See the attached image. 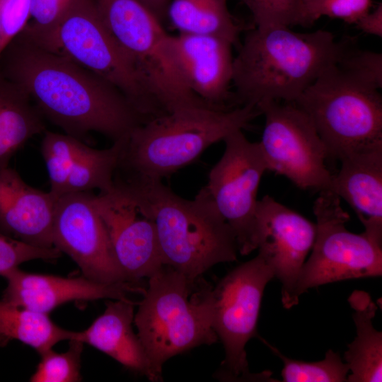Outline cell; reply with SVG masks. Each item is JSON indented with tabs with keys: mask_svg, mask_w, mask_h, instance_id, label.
<instances>
[{
	"mask_svg": "<svg viewBox=\"0 0 382 382\" xmlns=\"http://www.w3.org/2000/svg\"><path fill=\"white\" fill-rule=\"evenodd\" d=\"M126 282L139 286L164 266L155 226L128 197L114 188L94 197Z\"/></svg>",
	"mask_w": 382,
	"mask_h": 382,
	"instance_id": "9a60e30c",
	"label": "cell"
},
{
	"mask_svg": "<svg viewBox=\"0 0 382 382\" xmlns=\"http://www.w3.org/2000/svg\"><path fill=\"white\" fill-rule=\"evenodd\" d=\"M166 19L179 33L217 36L233 45L241 30L226 0H170Z\"/></svg>",
	"mask_w": 382,
	"mask_h": 382,
	"instance_id": "cb8c5ba5",
	"label": "cell"
},
{
	"mask_svg": "<svg viewBox=\"0 0 382 382\" xmlns=\"http://www.w3.org/2000/svg\"><path fill=\"white\" fill-rule=\"evenodd\" d=\"M74 0H30V20L25 28L43 32L54 27L66 15Z\"/></svg>",
	"mask_w": 382,
	"mask_h": 382,
	"instance_id": "d6a6232c",
	"label": "cell"
},
{
	"mask_svg": "<svg viewBox=\"0 0 382 382\" xmlns=\"http://www.w3.org/2000/svg\"><path fill=\"white\" fill-rule=\"evenodd\" d=\"M305 27L322 16L355 24L370 11L371 0H301Z\"/></svg>",
	"mask_w": 382,
	"mask_h": 382,
	"instance_id": "f1b7e54d",
	"label": "cell"
},
{
	"mask_svg": "<svg viewBox=\"0 0 382 382\" xmlns=\"http://www.w3.org/2000/svg\"><path fill=\"white\" fill-rule=\"evenodd\" d=\"M40 151L50 183V193L57 199L76 192L114 189L117 169L125 137L108 149H97L67 134L45 130Z\"/></svg>",
	"mask_w": 382,
	"mask_h": 382,
	"instance_id": "2e32d148",
	"label": "cell"
},
{
	"mask_svg": "<svg viewBox=\"0 0 382 382\" xmlns=\"http://www.w3.org/2000/svg\"><path fill=\"white\" fill-rule=\"evenodd\" d=\"M94 197L92 191H88L57 199L53 245L69 256L85 277L105 284H130L116 261Z\"/></svg>",
	"mask_w": 382,
	"mask_h": 382,
	"instance_id": "4fadbf2b",
	"label": "cell"
},
{
	"mask_svg": "<svg viewBox=\"0 0 382 382\" xmlns=\"http://www.w3.org/2000/svg\"><path fill=\"white\" fill-rule=\"evenodd\" d=\"M147 8L160 21L166 20L170 0H137Z\"/></svg>",
	"mask_w": 382,
	"mask_h": 382,
	"instance_id": "e575fe53",
	"label": "cell"
},
{
	"mask_svg": "<svg viewBox=\"0 0 382 382\" xmlns=\"http://www.w3.org/2000/svg\"><path fill=\"white\" fill-rule=\"evenodd\" d=\"M134 304L128 299L107 301L103 314L86 330L75 332L71 340L88 344L127 369L146 376V356L132 329Z\"/></svg>",
	"mask_w": 382,
	"mask_h": 382,
	"instance_id": "44dd1931",
	"label": "cell"
},
{
	"mask_svg": "<svg viewBox=\"0 0 382 382\" xmlns=\"http://www.w3.org/2000/svg\"><path fill=\"white\" fill-rule=\"evenodd\" d=\"M257 108L265 116L259 143L268 170L303 190H330L332 175L325 165L326 148L307 113L296 104L276 100L261 102Z\"/></svg>",
	"mask_w": 382,
	"mask_h": 382,
	"instance_id": "8fae6325",
	"label": "cell"
},
{
	"mask_svg": "<svg viewBox=\"0 0 382 382\" xmlns=\"http://www.w3.org/2000/svg\"><path fill=\"white\" fill-rule=\"evenodd\" d=\"M30 0H0V55L30 21Z\"/></svg>",
	"mask_w": 382,
	"mask_h": 382,
	"instance_id": "1f68e13d",
	"label": "cell"
},
{
	"mask_svg": "<svg viewBox=\"0 0 382 382\" xmlns=\"http://www.w3.org/2000/svg\"><path fill=\"white\" fill-rule=\"evenodd\" d=\"M178 69L190 90L207 105L228 110L233 58L231 42L206 35L170 36Z\"/></svg>",
	"mask_w": 382,
	"mask_h": 382,
	"instance_id": "ac0fdd59",
	"label": "cell"
},
{
	"mask_svg": "<svg viewBox=\"0 0 382 382\" xmlns=\"http://www.w3.org/2000/svg\"><path fill=\"white\" fill-rule=\"evenodd\" d=\"M45 131L43 117L29 96L0 74V170L30 138Z\"/></svg>",
	"mask_w": 382,
	"mask_h": 382,
	"instance_id": "603a6c76",
	"label": "cell"
},
{
	"mask_svg": "<svg viewBox=\"0 0 382 382\" xmlns=\"http://www.w3.org/2000/svg\"><path fill=\"white\" fill-rule=\"evenodd\" d=\"M354 311L352 315L357 336L348 345L344 359L350 374L348 382H381L382 381V334L372 323L377 306L370 295L360 290L348 299Z\"/></svg>",
	"mask_w": 382,
	"mask_h": 382,
	"instance_id": "7402d4cb",
	"label": "cell"
},
{
	"mask_svg": "<svg viewBox=\"0 0 382 382\" xmlns=\"http://www.w3.org/2000/svg\"><path fill=\"white\" fill-rule=\"evenodd\" d=\"M265 344L279 357L284 364L282 370L284 382H345L349 369L337 352L329 349L323 360L308 362L292 359L264 341Z\"/></svg>",
	"mask_w": 382,
	"mask_h": 382,
	"instance_id": "484cf974",
	"label": "cell"
},
{
	"mask_svg": "<svg viewBox=\"0 0 382 382\" xmlns=\"http://www.w3.org/2000/svg\"><path fill=\"white\" fill-rule=\"evenodd\" d=\"M0 331L11 340H17L38 354L57 343L73 339L74 331L55 324L45 314L0 299Z\"/></svg>",
	"mask_w": 382,
	"mask_h": 382,
	"instance_id": "d4e9b609",
	"label": "cell"
},
{
	"mask_svg": "<svg viewBox=\"0 0 382 382\" xmlns=\"http://www.w3.org/2000/svg\"><path fill=\"white\" fill-rule=\"evenodd\" d=\"M24 30L42 46L110 83L146 121L165 114L92 0H74L63 18L48 30Z\"/></svg>",
	"mask_w": 382,
	"mask_h": 382,
	"instance_id": "52a82bcc",
	"label": "cell"
},
{
	"mask_svg": "<svg viewBox=\"0 0 382 382\" xmlns=\"http://www.w3.org/2000/svg\"><path fill=\"white\" fill-rule=\"evenodd\" d=\"M62 253L56 248H40L0 232V276L7 270L34 260H54Z\"/></svg>",
	"mask_w": 382,
	"mask_h": 382,
	"instance_id": "f546056e",
	"label": "cell"
},
{
	"mask_svg": "<svg viewBox=\"0 0 382 382\" xmlns=\"http://www.w3.org/2000/svg\"><path fill=\"white\" fill-rule=\"evenodd\" d=\"M1 276L7 282L3 300L45 314L68 302L125 299L129 292L143 294L146 289L131 284H100L83 275L64 277L30 273L18 267Z\"/></svg>",
	"mask_w": 382,
	"mask_h": 382,
	"instance_id": "e0dca14e",
	"label": "cell"
},
{
	"mask_svg": "<svg viewBox=\"0 0 382 382\" xmlns=\"http://www.w3.org/2000/svg\"><path fill=\"white\" fill-rule=\"evenodd\" d=\"M92 1L165 113L190 107L212 108L187 86L173 56L171 35L147 8L137 0Z\"/></svg>",
	"mask_w": 382,
	"mask_h": 382,
	"instance_id": "ba28073f",
	"label": "cell"
},
{
	"mask_svg": "<svg viewBox=\"0 0 382 382\" xmlns=\"http://www.w3.org/2000/svg\"><path fill=\"white\" fill-rule=\"evenodd\" d=\"M64 352L52 348L39 353L40 360L31 376V382H78L82 380L81 362L84 344L71 340Z\"/></svg>",
	"mask_w": 382,
	"mask_h": 382,
	"instance_id": "4316f807",
	"label": "cell"
},
{
	"mask_svg": "<svg viewBox=\"0 0 382 382\" xmlns=\"http://www.w3.org/2000/svg\"><path fill=\"white\" fill-rule=\"evenodd\" d=\"M113 180L154 222L166 266L195 280L216 264L236 260L234 233L206 186L190 200L161 180L116 173Z\"/></svg>",
	"mask_w": 382,
	"mask_h": 382,
	"instance_id": "7a4b0ae2",
	"label": "cell"
},
{
	"mask_svg": "<svg viewBox=\"0 0 382 382\" xmlns=\"http://www.w3.org/2000/svg\"><path fill=\"white\" fill-rule=\"evenodd\" d=\"M350 45L327 30L300 33L284 25L249 30L233 58L232 83L243 105L295 102Z\"/></svg>",
	"mask_w": 382,
	"mask_h": 382,
	"instance_id": "3957f363",
	"label": "cell"
},
{
	"mask_svg": "<svg viewBox=\"0 0 382 382\" xmlns=\"http://www.w3.org/2000/svg\"><path fill=\"white\" fill-rule=\"evenodd\" d=\"M355 25L357 28L369 35L382 37V5L379 4L373 11L361 17Z\"/></svg>",
	"mask_w": 382,
	"mask_h": 382,
	"instance_id": "836d02e7",
	"label": "cell"
},
{
	"mask_svg": "<svg viewBox=\"0 0 382 382\" xmlns=\"http://www.w3.org/2000/svg\"><path fill=\"white\" fill-rule=\"evenodd\" d=\"M0 74L29 96L43 117L81 140L96 132L115 142L146 122L113 85L24 30L1 52Z\"/></svg>",
	"mask_w": 382,
	"mask_h": 382,
	"instance_id": "6da1fadb",
	"label": "cell"
},
{
	"mask_svg": "<svg viewBox=\"0 0 382 382\" xmlns=\"http://www.w3.org/2000/svg\"><path fill=\"white\" fill-rule=\"evenodd\" d=\"M273 277V270L257 254L232 270L212 288L213 328L225 350L219 378L261 379L250 373L245 347L257 335L263 292Z\"/></svg>",
	"mask_w": 382,
	"mask_h": 382,
	"instance_id": "30bf717a",
	"label": "cell"
},
{
	"mask_svg": "<svg viewBox=\"0 0 382 382\" xmlns=\"http://www.w3.org/2000/svg\"><path fill=\"white\" fill-rule=\"evenodd\" d=\"M223 141L224 153L210 170L206 187L233 230L238 253L246 255L256 249L257 195L268 167L260 143L250 141L241 129Z\"/></svg>",
	"mask_w": 382,
	"mask_h": 382,
	"instance_id": "7c38bea8",
	"label": "cell"
},
{
	"mask_svg": "<svg viewBox=\"0 0 382 382\" xmlns=\"http://www.w3.org/2000/svg\"><path fill=\"white\" fill-rule=\"evenodd\" d=\"M378 90L335 63L325 69L294 103L311 119L328 158L340 160L382 147Z\"/></svg>",
	"mask_w": 382,
	"mask_h": 382,
	"instance_id": "8992f818",
	"label": "cell"
},
{
	"mask_svg": "<svg viewBox=\"0 0 382 382\" xmlns=\"http://www.w3.org/2000/svg\"><path fill=\"white\" fill-rule=\"evenodd\" d=\"M313 210L316 218V237L311 255L305 261L294 287V305L308 289L382 274V242L364 232L356 234L347 230L349 216L336 194L330 190L320 192Z\"/></svg>",
	"mask_w": 382,
	"mask_h": 382,
	"instance_id": "9c48e42d",
	"label": "cell"
},
{
	"mask_svg": "<svg viewBox=\"0 0 382 382\" xmlns=\"http://www.w3.org/2000/svg\"><path fill=\"white\" fill-rule=\"evenodd\" d=\"M255 219L256 249L281 282L282 304L290 308L295 306L299 274L314 243L316 224L269 195L257 201Z\"/></svg>",
	"mask_w": 382,
	"mask_h": 382,
	"instance_id": "5bb4252c",
	"label": "cell"
},
{
	"mask_svg": "<svg viewBox=\"0 0 382 382\" xmlns=\"http://www.w3.org/2000/svg\"><path fill=\"white\" fill-rule=\"evenodd\" d=\"M259 115L256 107L243 105L228 110L184 108L155 117L125 137L115 173L162 180Z\"/></svg>",
	"mask_w": 382,
	"mask_h": 382,
	"instance_id": "277c9868",
	"label": "cell"
},
{
	"mask_svg": "<svg viewBox=\"0 0 382 382\" xmlns=\"http://www.w3.org/2000/svg\"><path fill=\"white\" fill-rule=\"evenodd\" d=\"M250 11L255 27L304 26L301 0H240Z\"/></svg>",
	"mask_w": 382,
	"mask_h": 382,
	"instance_id": "83f0119b",
	"label": "cell"
},
{
	"mask_svg": "<svg viewBox=\"0 0 382 382\" xmlns=\"http://www.w3.org/2000/svg\"><path fill=\"white\" fill-rule=\"evenodd\" d=\"M337 64L376 88H382V54L353 48L351 45Z\"/></svg>",
	"mask_w": 382,
	"mask_h": 382,
	"instance_id": "4dcf8cb0",
	"label": "cell"
},
{
	"mask_svg": "<svg viewBox=\"0 0 382 382\" xmlns=\"http://www.w3.org/2000/svg\"><path fill=\"white\" fill-rule=\"evenodd\" d=\"M340 161L330 191L354 209L364 233L382 242V147L353 153Z\"/></svg>",
	"mask_w": 382,
	"mask_h": 382,
	"instance_id": "ffe728a7",
	"label": "cell"
},
{
	"mask_svg": "<svg viewBox=\"0 0 382 382\" xmlns=\"http://www.w3.org/2000/svg\"><path fill=\"white\" fill-rule=\"evenodd\" d=\"M10 340H11L8 337H6L0 331V347H4L7 345Z\"/></svg>",
	"mask_w": 382,
	"mask_h": 382,
	"instance_id": "d590c367",
	"label": "cell"
},
{
	"mask_svg": "<svg viewBox=\"0 0 382 382\" xmlns=\"http://www.w3.org/2000/svg\"><path fill=\"white\" fill-rule=\"evenodd\" d=\"M56 199L27 184L9 166L0 170V232L26 243L54 248L52 226Z\"/></svg>",
	"mask_w": 382,
	"mask_h": 382,
	"instance_id": "d6986e66",
	"label": "cell"
},
{
	"mask_svg": "<svg viewBox=\"0 0 382 382\" xmlns=\"http://www.w3.org/2000/svg\"><path fill=\"white\" fill-rule=\"evenodd\" d=\"M212 289L200 277L189 279L168 266L149 278L134 317L147 359L149 380H162L163 366L170 358L216 342Z\"/></svg>",
	"mask_w": 382,
	"mask_h": 382,
	"instance_id": "5b68a950",
	"label": "cell"
}]
</instances>
